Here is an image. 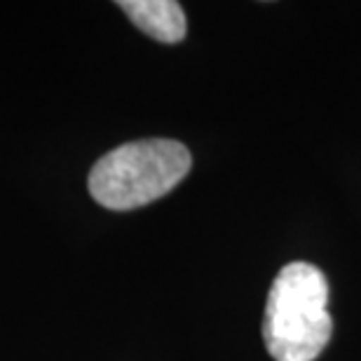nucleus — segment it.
Masks as SVG:
<instances>
[{"instance_id":"1","label":"nucleus","mask_w":361,"mask_h":361,"mask_svg":"<svg viewBox=\"0 0 361 361\" xmlns=\"http://www.w3.org/2000/svg\"><path fill=\"white\" fill-rule=\"evenodd\" d=\"M329 284L312 263L293 261L274 277L263 317V341L274 361H314L334 334Z\"/></svg>"},{"instance_id":"3","label":"nucleus","mask_w":361,"mask_h":361,"mask_svg":"<svg viewBox=\"0 0 361 361\" xmlns=\"http://www.w3.org/2000/svg\"><path fill=\"white\" fill-rule=\"evenodd\" d=\"M118 7L157 42L174 45L185 38V14L176 0H120Z\"/></svg>"},{"instance_id":"2","label":"nucleus","mask_w":361,"mask_h":361,"mask_svg":"<svg viewBox=\"0 0 361 361\" xmlns=\"http://www.w3.org/2000/svg\"><path fill=\"white\" fill-rule=\"evenodd\" d=\"M192 157L174 139L129 141L106 153L90 171V192L113 212L146 207L188 176Z\"/></svg>"}]
</instances>
